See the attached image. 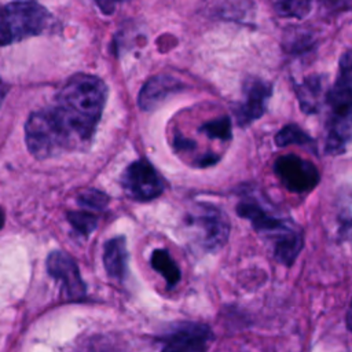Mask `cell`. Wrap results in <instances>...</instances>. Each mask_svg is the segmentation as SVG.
I'll return each instance as SVG.
<instances>
[{"label":"cell","mask_w":352,"mask_h":352,"mask_svg":"<svg viewBox=\"0 0 352 352\" xmlns=\"http://www.w3.org/2000/svg\"><path fill=\"white\" fill-rule=\"evenodd\" d=\"M275 143L278 147H285L289 144L314 146L315 140L307 132H304L298 125L287 124L275 135Z\"/></svg>","instance_id":"obj_17"},{"label":"cell","mask_w":352,"mask_h":352,"mask_svg":"<svg viewBox=\"0 0 352 352\" xmlns=\"http://www.w3.org/2000/svg\"><path fill=\"white\" fill-rule=\"evenodd\" d=\"M272 94L271 82L258 77H250L243 84V102L235 106L234 114L239 126H246L260 118L265 110Z\"/></svg>","instance_id":"obj_9"},{"label":"cell","mask_w":352,"mask_h":352,"mask_svg":"<svg viewBox=\"0 0 352 352\" xmlns=\"http://www.w3.org/2000/svg\"><path fill=\"white\" fill-rule=\"evenodd\" d=\"M236 213L248 219L254 231L264 239L272 241L274 246L300 231L290 220L282 217L271 204L253 191L241 195Z\"/></svg>","instance_id":"obj_4"},{"label":"cell","mask_w":352,"mask_h":352,"mask_svg":"<svg viewBox=\"0 0 352 352\" xmlns=\"http://www.w3.org/2000/svg\"><path fill=\"white\" fill-rule=\"evenodd\" d=\"M121 186L131 199L147 202L160 197L165 191L166 183L148 160L139 158L124 169Z\"/></svg>","instance_id":"obj_6"},{"label":"cell","mask_w":352,"mask_h":352,"mask_svg":"<svg viewBox=\"0 0 352 352\" xmlns=\"http://www.w3.org/2000/svg\"><path fill=\"white\" fill-rule=\"evenodd\" d=\"M45 267L48 275L60 283L67 298L81 300L85 297L87 286L72 256L62 250H54L48 254Z\"/></svg>","instance_id":"obj_8"},{"label":"cell","mask_w":352,"mask_h":352,"mask_svg":"<svg viewBox=\"0 0 352 352\" xmlns=\"http://www.w3.org/2000/svg\"><path fill=\"white\" fill-rule=\"evenodd\" d=\"M345 323H346V327L352 331V300H351V304H349V308L346 311V316H345Z\"/></svg>","instance_id":"obj_21"},{"label":"cell","mask_w":352,"mask_h":352,"mask_svg":"<svg viewBox=\"0 0 352 352\" xmlns=\"http://www.w3.org/2000/svg\"><path fill=\"white\" fill-rule=\"evenodd\" d=\"M150 263L153 270H155L158 274L162 275V278L166 282L168 289H172L176 286L182 278V272L173 257L166 249H155L151 253Z\"/></svg>","instance_id":"obj_15"},{"label":"cell","mask_w":352,"mask_h":352,"mask_svg":"<svg viewBox=\"0 0 352 352\" xmlns=\"http://www.w3.org/2000/svg\"><path fill=\"white\" fill-rule=\"evenodd\" d=\"M161 352H175V351H173V349H170V348H168V346H164Z\"/></svg>","instance_id":"obj_22"},{"label":"cell","mask_w":352,"mask_h":352,"mask_svg":"<svg viewBox=\"0 0 352 352\" xmlns=\"http://www.w3.org/2000/svg\"><path fill=\"white\" fill-rule=\"evenodd\" d=\"M77 205L84 210H103L109 204V197L96 188L82 190L77 198Z\"/></svg>","instance_id":"obj_19"},{"label":"cell","mask_w":352,"mask_h":352,"mask_svg":"<svg viewBox=\"0 0 352 352\" xmlns=\"http://www.w3.org/2000/svg\"><path fill=\"white\" fill-rule=\"evenodd\" d=\"M329 91H324V80L322 76H309L301 84L296 85V94L300 107L304 113H318L323 100L326 102Z\"/></svg>","instance_id":"obj_13"},{"label":"cell","mask_w":352,"mask_h":352,"mask_svg":"<svg viewBox=\"0 0 352 352\" xmlns=\"http://www.w3.org/2000/svg\"><path fill=\"white\" fill-rule=\"evenodd\" d=\"M199 132L204 133L210 140L228 142L232 138L231 133V120L228 116H220L204 122L199 126Z\"/></svg>","instance_id":"obj_16"},{"label":"cell","mask_w":352,"mask_h":352,"mask_svg":"<svg viewBox=\"0 0 352 352\" xmlns=\"http://www.w3.org/2000/svg\"><path fill=\"white\" fill-rule=\"evenodd\" d=\"M326 153L340 154L352 143V50L345 51L338 63L334 85L326 96Z\"/></svg>","instance_id":"obj_2"},{"label":"cell","mask_w":352,"mask_h":352,"mask_svg":"<svg viewBox=\"0 0 352 352\" xmlns=\"http://www.w3.org/2000/svg\"><path fill=\"white\" fill-rule=\"evenodd\" d=\"M274 172L286 190L298 194L315 188L320 179L318 168L296 154L278 157L274 162Z\"/></svg>","instance_id":"obj_7"},{"label":"cell","mask_w":352,"mask_h":352,"mask_svg":"<svg viewBox=\"0 0 352 352\" xmlns=\"http://www.w3.org/2000/svg\"><path fill=\"white\" fill-rule=\"evenodd\" d=\"M103 265L107 275L113 279L122 280L128 267V250L124 236L109 239L103 246Z\"/></svg>","instance_id":"obj_12"},{"label":"cell","mask_w":352,"mask_h":352,"mask_svg":"<svg viewBox=\"0 0 352 352\" xmlns=\"http://www.w3.org/2000/svg\"><path fill=\"white\" fill-rule=\"evenodd\" d=\"M107 99V87L96 76L74 74L59 89L55 103L30 113L25 143L37 160L84 150L91 143Z\"/></svg>","instance_id":"obj_1"},{"label":"cell","mask_w":352,"mask_h":352,"mask_svg":"<svg viewBox=\"0 0 352 352\" xmlns=\"http://www.w3.org/2000/svg\"><path fill=\"white\" fill-rule=\"evenodd\" d=\"M187 226L197 234L198 243L205 250H217L230 235V223L226 213L208 202L197 204L187 216Z\"/></svg>","instance_id":"obj_5"},{"label":"cell","mask_w":352,"mask_h":352,"mask_svg":"<svg viewBox=\"0 0 352 352\" xmlns=\"http://www.w3.org/2000/svg\"><path fill=\"white\" fill-rule=\"evenodd\" d=\"M213 334L202 323H180L162 337L165 345L175 352H206Z\"/></svg>","instance_id":"obj_10"},{"label":"cell","mask_w":352,"mask_h":352,"mask_svg":"<svg viewBox=\"0 0 352 352\" xmlns=\"http://www.w3.org/2000/svg\"><path fill=\"white\" fill-rule=\"evenodd\" d=\"M67 220L74 232L82 238H88L98 227V217L88 210L67 212Z\"/></svg>","instance_id":"obj_18"},{"label":"cell","mask_w":352,"mask_h":352,"mask_svg":"<svg viewBox=\"0 0 352 352\" xmlns=\"http://www.w3.org/2000/svg\"><path fill=\"white\" fill-rule=\"evenodd\" d=\"M52 21L48 10L37 1H12L1 8L0 38L3 45L41 34Z\"/></svg>","instance_id":"obj_3"},{"label":"cell","mask_w":352,"mask_h":352,"mask_svg":"<svg viewBox=\"0 0 352 352\" xmlns=\"http://www.w3.org/2000/svg\"><path fill=\"white\" fill-rule=\"evenodd\" d=\"M275 11L278 15L285 18H304L309 10L311 3L309 1H278L274 4Z\"/></svg>","instance_id":"obj_20"},{"label":"cell","mask_w":352,"mask_h":352,"mask_svg":"<svg viewBox=\"0 0 352 352\" xmlns=\"http://www.w3.org/2000/svg\"><path fill=\"white\" fill-rule=\"evenodd\" d=\"M184 84L172 76L157 74L150 77L142 87L138 98V104L142 110L150 111L157 109L166 98L182 91Z\"/></svg>","instance_id":"obj_11"},{"label":"cell","mask_w":352,"mask_h":352,"mask_svg":"<svg viewBox=\"0 0 352 352\" xmlns=\"http://www.w3.org/2000/svg\"><path fill=\"white\" fill-rule=\"evenodd\" d=\"M336 208L337 236L341 241H352V186L341 188Z\"/></svg>","instance_id":"obj_14"}]
</instances>
